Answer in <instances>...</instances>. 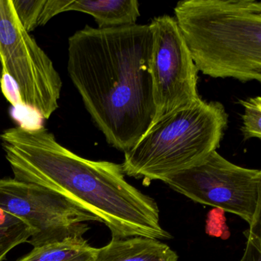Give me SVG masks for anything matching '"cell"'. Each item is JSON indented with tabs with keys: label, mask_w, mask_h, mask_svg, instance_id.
Masks as SVG:
<instances>
[{
	"label": "cell",
	"mask_w": 261,
	"mask_h": 261,
	"mask_svg": "<svg viewBox=\"0 0 261 261\" xmlns=\"http://www.w3.org/2000/svg\"><path fill=\"white\" fill-rule=\"evenodd\" d=\"M97 261H178V256L154 238L112 237L109 244L98 248Z\"/></svg>",
	"instance_id": "30bf717a"
},
{
	"label": "cell",
	"mask_w": 261,
	"mask_h": 261,
	"mask_svg": "<svg viewBox=\"0 0 261 261\" xmlns=\"http://www.w3.org/2000/svg\"><path fill=\"white\" fill-rule=\"evenodd\" d=\"M97 250L83 237H77L35 247L16 261H97Z\"/></svg>",
	"instance_id": "8fae6325"
},
{
	"label": "cell",
	"mask_w": 261,
	"mask_h": 261,
	"mask_svg": "<svg viewBox=\"0 0 261 261\" xmlns=\"http://www.w3.org/2000/svg\"><path fill=\"white\" fill-rule=\"evenodd\" d=\"M228 123L220 102L198 101L163 117L124 152L123 173L162 180L201 163L219 148Z\"/></svg>",
	"instance_id": "277c9868"
},
{
	"label": "cell",
	"mask_w": 261,
	"mask_h": 261,
	"mask_svg": "<svg viewBox=\"0 0 261 261\" xmlns=\"http://www.w3.org/2000/svg\"><path fill=\"white\" fill-rule=\"evenodd\" d=\"M0 60L19 105L50 119L59 108L63 83L51 59L22 27L11 0H0Z\"/></svg>",
	"instance_id": "5b68a950"
},
{
	"label": "cell",
	"mask_w": 261,
	"mask_h": 261,
	"mask_svg": "<svg viewBox=\"0 0 261 261\" xmlns=\"http://www.w3.org/2000/svg\"><path fill=\"white\" fill-rule=\"evenodd\" d=\"M33 233L34 230L27 221L0 210V261L10 250L27 242Z\"/></svg>",
	"instance_id": "7c38bea8"
},
{
	"label": "cell",
	"mask_w": 261,
	"mask_h": 261,
	"mask_svg": "<svg viewBox=\"0 0 261 261\" xmlns=\"http://www.w3.org/2000/svg\"><path fill=\"white\" fill-rule=\"evenodd\" d=\"M175 19L198 71L214 79L261 82V3L183 0Z\"/></svg>",
	"instance_id": "3957f363"
},
{
	"label": "cell",
	"mask_w": 261,
	"mask_h": 261,
	"mask_svg": "<svg viewBox=\"0 0 261 261\" xmlns=\"http://www.w3.org/2000/svg\"><path fill=\"white\" fill-rule=\"evenodd\" d=\"M149 25L152 33L150 69L155 107L154 123L201 98L197 91L198 71L175 18L158 16Z\"/></svg>",
	"instance_id": "ba28073f"
},
{
	"label": "cell",
	"mask_w": 261,
	"mask_h": 261,
	"mask_svg": "<svg viewBox=\"0 0 261 261\" xmlns=\"http://www.w3.org/2000/svg\"><path fill=\"white\" fill-rule=\"evenodd\" d=\"M14 178L54 191L89 211L112 237L171 238L156 202L126 181L121 165L83 158L44 126H15L0 134Z\"/></svg>",
	"instance_id": "7a4b0ae2"
},
{
	"label": "cell",
	"mask_w": 261,
	"mask_h": 261,
	"mask_svg": "<svg viewBox=\"0 0 261 261\" xmlns=\"http://www.w3.org/2000/svg\"><path fill=\"white\" fill-rule=\"evenodd\" d=\"M0 210L28 223L34 233L33 247L83 237L88 221H100L94 214L54 191L14 178L0 179Z\"/></svg>",
	"instance_id": "52a82bcc"
},
{
	"label": "cell",
	"mask_w": 261,
	"mask_h": 261,
	"mask_svg": "<svg viewBox=\"0 0 261 261\" xmlns=\"http://www.w3.org/2000/svg\"><path fill=\"white\" fill-rule=\"evenodd\" d=\"M261 222L249 227L244 232L247 244L244 255L240 261H261Z\"/></svg>",
	"instance_id": "9a60e30c"
},
{
	"label": "cell",
	"mask_w": 261,
	"mask_h": 261,
	"mask_svg": "<svg viewBox=\"0 0 261 261\" xmlns=\"http://www.w3.org/2000/svg\"><path fill=\"white\" fill-rule=\"evenodd\" d=\"M67 70L107 142L132 149L155 118L149 25H85L68 39Z\"/></svg>",
	"instance_id": "6da1fadb"
},
{
	"label": "cell",
	"mask_w": 261,
	"mask_h": 261,
	"mask_svg": "<svg viewBox=\"0 0 261 261\" xmlns=\"http://www.w3.org/2000/svg\"><path fill=\"white\" fill-rule=\"evenodd\" d=\"M161 181L192 201L238 215L250 227L261 222V171L237 166L217 151Z\"/></svg>",
	"instance_id": "8992f818"
},
{
	"label": "cell",
	"mask_w": 261,
	"mask_h": 261,
	"mask_svg": "<svg viewBox=\"0 0 261 261\" xmlns=\"http://www.w3.org/2000/svg\"><path fill=\"white\" fill-rule=\"evenodd\" d=\"M16 16L29 33L41 27L45 0H11Z\"/></svg>",
	"instance_id": "4fadbf2b"
},
{
	"label": "cell",
	"mask_w": 261,
	"mask_h": 261,
	"mask_svg": "<svg viewBox=\"0 0 261 261\" xmlns=\"http://www.w3.org/2000/svg\"><path fill=\"white\" fill-rule=\"evenodd\" d=\"M53 17L66 12H79L94 17L99 29L136 24L140 17L137 0H50Z\"/></svg>",
	"instance_id": "9c48e42d"
},
{
	"label": "cell",
	"mask_w": 261,
	"mask_h": 261,
	"mask_svg": "<svg viewBox=\"0 0 261 261\" xmlns=\"http://www.w3.org/2000/svg\"><path fill=\"white\" fill-rule=\"evenodd\" d=\"M240 103L244 108L243 115L242 132L244 140L251 138H261V97L240 100Z\"/></svg>",
	"instance_id": "5bb4252c"
},
{
	"label": "cell",
	"mask_w": 261,
	"mask_h": 261,
	"mask_svg": "<svg viewBox=\"0 0 261 261\" xmlns=\"http://www.w3.org/2000/svg\"><path fill=\"white\" fill-rule=\"evenodd\" d=\"M3 75H4V69L1 60H0V89H1V82H2Z\"/></svg>",
	"instance_id": "2e32d148"
}]
</instances>
